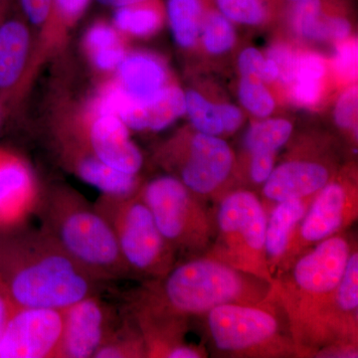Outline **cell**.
Masks as SVG:
<instances>
[{
	"label": "cell",
	"instance_id": "obj_35",
	"mask_svg": "<svg viewBox=\"0 0 358 358\" xmlns=\"http://www.w3.org/2000/svg\"><path fill=\"white\" fill-rule=\"evenodd\" d=\"M350 30V22L345 18L322 16L312 40L341 42L348 38Z\"/></svg>",
	"mask_w": 358,
	"mask_h": 358
},
{
	"label": "cell",
	"instance_id": "obj_27",
	"mask_svg": "<svg viewBox=\"0 0 358 358\" xmlns=\"http://www.w3.org/2000/svg\"><path fill=\"white\" fill-rule=\"evenodd\" d=\"M94 357H147L145 341L140 329L138 331H128L114 336L110 334L103 345L98 348Z\"/></svg>",
	"mask_w": 358,
	"mask_h": 358
},
{
	"label": "cell",
	"instance_id": "obj_7",
	"mask_svg": "<svg viewBox=\"0 0 358 358\" xmlns=\"http://www.w3.org/2000/svg\"><path fill=\"white\" fill-rule=\"evenodd\" d=\"M169 246L178 253L203 255L215 235V220L201 199L174 176L152 179L138 192Z\"/></svg>",
	"mask_w": 358,
	"mask_h": 358
},
{
	"label": "cell",
	"instance_id": "obj_32",
	"mask_svg": "<svg viewBox=\"0 0 358 358\" xmlns=\"http://www.w3.org/2000/svg\"><path fill=\"white\" fill-rule=\"evenodd\" d=\"M326 71L324 59L317 54L308 52L296 57L294 83L320 84Z\"/></svg>",
	"mask_w": 358,
	"mask_h": 358
},
{
	"label": "cell",
	"instance_id": "obj_25",
	"mask_svg": "<svg viewBox=\"0 0 358 358\" xmlns=\"http://www.w3.org/2000/svg\"><path fill=\"white\" fill-rule=\"evenodd\" d=\"M336 305L345 326L358 334V252L353 246L336 291Z\"/></svg>",
	"mask_w": 358,
	"mask_h": 358
},
{
	"label": "cell",
	"instance_id": "obj_4",
	"mask_svg": "<svg viewBox=\"0 0 358 358\" xmlns=\"http://www.w3.org/2000/svg\"><path fill=\"white\" fill-rule=\"evenodd\" d=\"M218 355L227 357H305L294 341L288 320L274 301L226 303L202 315Z\"/></svg>",
	"mask_w": 358,
	"mask_h": 358
},
{
	"label": "cell",
	"instance_id": "obj_3",
	"mask_svg": "<svg viewBox=\"0 0 358 358\" xmlns=\"http://www.w3.org/2000/svg\"><path fill=\"white\" fill-rule=\"evenodd\" d=\"M152 282L138 303L183 319L202 317L226 303H262L272 288L266 280L205 255L176 264Z\"/></svg>",
	"mask_w": 358,
	"mask_h": 358
},
{
	"label": "cell",
	"instance_id": "obj_12",
	"mask_svg": "<svg viewBox=\"0 0 358 358\" xmlns=\"http://www.w3.org/2000/svg\"><path fill=\"white\" fill-rule=\"evenodd\" d=\"M185 94L166 86L152 98L136 100L115 83L103 90L95 105L96 115H115L134 131H162L185 114Z\"/></svg>",
	"mask_w": 358,
	"mask_h": 358
},
{
	"label": "cell",
	"instance_id": "obj_11",
	"mask_svg": "<svg viewBox=\"0 0 358 358\" xmlns=\"http://www.w3.org/2000/svg\"><path fill=\"white\" fill-rule=\"evenodd\" d=\"M63 327V310L17 307L0 341V358L61 357Z\"/></svg>",
	"mask_w": 358,
	"mask_h": 358
},
{
	"label": "cell",
	"instance_id": "obj_9",
	"mask_svg": "<svg viewBox=\"0 0 358 358\" xmlns=\"http://www.w3.org/2000/svg\"><path fill=\"white\" fill-rule=\"evenodd\" d=\"M357 186L343 179L331 178L313 196L307 212L292 235L274 277L308 249L329 238L345 233L357 220Z\"/></svg>",
	"mask_w": 358,
	"mask_h": 358
},
{
	"label": "cell",
	"instance_id": "obj_43",
	"mask_svg": "<svg viewBox=\"0 0 358 358\" xmlns=\"http://www.w3.org/2000/svg\"><path fill=\"white\" fill-rule=\"evenodd\" d=\"M14 0H0V24L9 16Z\"/></svg>",
	"mask_w": 358,
	"mask_h": 358
},
{
	"label": "cell",
	"instance_id": "obj_33",
	"mask_svg": "<svg viewBox=\"0 0 358 358\" xmlns=\"http://www.w3.org/2000/svg\"><path fill=\"white\" fill-rule=\"evenodd\" d=\"M357 87L345 91L341 98L334 110V119L339 128L350 129L353 134L357 131Z\"/></svg>",
	"mask_w": 358,
	"mask_h": 358
},
{
	"label": "cell",
	"instance_id": "obj_42",
	"mask_svg": "<svg viewBox=\"0 0 358 358\" xmlns=\"http://www.w3.org/2000/svg\"><path fill=\"white\" fill-rule=\"evenodd\" d=\"M101 4L106 6L113 7V8H119V7L133 6V4L141 3V2L148 1V0H96Z\"/></svg>",
	"mask_w": 358,
	"mask_h": 358
},
{
	"label": "cell",
	"instance_id": "obj_23",
	"mask_svg": "<svg viewBox=\"0 0 358 358\" xmlns=\"http://www.w3.org/2000/svg\"><path fill=\"white\" fill-rule=\"evenodd\" d=\"M167 14L174 39L183 48L196 42L202 23L200 0H169Z\"/></svg>",
	"mask_w": 358,
	"mask_h": 358
},
{
	"label": "cell",
	"instance_id": "obj_19",
	"mask_svg": "<svg viewBox=\"0 0 358 358\" xmlns=\"http://www.w3.org/2000/svg\"><path fill=\"white\" fill-rule=\"evenodd\" d=\"M117 82L131 98L147 100L166 86V72L162 62L145 53L126 55L117 68Z\"/></svg>",
	"mask_w": 358,
	"mask_h": 358
},
{
	"label": "cell",
	"instance_id": "obj_15",
	"mask_svg": "<svg viewBox=\"0 0 358 358\" xmlns=\"http://www.w3.org/2000/svg\"><path fill=\"white\" fill-rule=\"evenodd\" d=\"M333 178V171L317 160L291 159L275 166L264 182L263 204L266 210L270 207L294 199L313 196Z\"/></svg>",
	"mask_w": 358,
	"mask_h": 358
},
{
	"label": "cell",
	"instance_id": "obj_34",
	"mask_svg": "<svg viewBox=\"0 0 358 358\" xmlns=\"http://www.w3.org/2000/svg\"><path fill=\"white\" fill-rule=\"evenodd\" d=\"M358 48L357 39L343 40L336 47L334 67L339 75L353 79L357 75Z\"/></svg>",
	"mask_w": 358,
	"mask_h": 358
},
{
	"label": "cell",
	"instance_id": "obj_31",
	"mask_svg": "<svg viewBox=\"0 0 358 358\" xmlns=\"http://www.w3.org/2000/svg\"><path fill=\"white\" fill-rule=\"evenodd\" d=\"M322 16L320 0H298L292 15L294 29L301 36L312 40Z\"/></svg>",
	"mask_w": 358,
	"mask_h": 358
},
{
	"label": "cell",
	"instance_id": "obj_24",
	"mask_svg": "<svg viewBox=\"0 0 358 358\" xmlns=\"http://www.w3.org/2000/svg\"><path fill=\"white\" fill-rule=\"evenodd\" d=\"M293 126L287 120L272 119L253 124L245 136L249 155H275L289 140Z\"/></svg>",
	"mask_w": 358,
	"mask_h": 358
},
{
	"label": "cell",
	"instance_id": "obj_29",
	"mask_svg": "<svg viewBox=\"0 0 358 358\" xmlns=\"http://www.w3.org/2000/svg\"><path fill=\"white\" fill-rule=\"evenodd\" d=\"M239 98L245 109L256 117H268L275 109L274 99L257 78L242 77Z\"/></svg>",
	"mask_w": 358,
	"mask_h": 358
},
{
	"label": "cell",
	"instance_id": "obj_38",
	"mask_svg": "<svg viewBox=\"0 0 358 358\" xmlns=\"http://www.w3.org/2000/svg\"><path fill=\"white\" fill-rule=\"evenodd\" d=\"M275 155H250L249 176L255 185H264L275 167Z\"/></svg>",
	"mask_w": 358,
	"mask_h": 358
},
{
	"label": "cell",
	"instance_id": "obj_39",
	"mask_svg": "<svg viewBox=\"0 0 358 358\" xmlns=\"http://www.w3.org/2000/svg\"><path fill=\"white\" fill-rule=\"evenodd\" d=\"M265 64L266 58L255 48L246 49L239 57L242 77H254L261 81Z\"/></svg>",
	"mask_w": 358,
	"mask_h": 358
},
{
	"label": "cell",
	"instance_id": "obj_13",
	"mask_svg": "<svg viewBox=\"0 0 358 358\" xmlns=\"http://www.w3.org/2000/svg\"><path fill=\"white\" fill-rule=\"evenodd\" d=\"M36 203L29 167L18 155L0 148V232L22 227Z\"/></svg>",
	"mask_w": 358,
	"mask_h": 358
},
{
	"label": "cell",
	"instance_id": "obj_37",
	"mask_svg": "<svg viewBox=\"0 0 358 358\" xmlns=\"http://www.w3.org/2000/svg\"><path fill=\"white\" fill-rule=\"evenodd\" d=\"M21 9L31 24H44L51 16L54 0H20Z\"/></svg>",
	"mask_w": 358,
	"mask_h": 358
},
{
	"label": "cell",
	"instance_id": "obj_40",
	"mask_svg": "<svg viewBox=\"0 0 358 358\" xmlns=\"http://www.w3.org/2000/svg\"><path fill=\"white\" fill-rule=\"evenodd\" d=\"M89 1L90 0H54L52 13H55V15L65 22H74L86 10Z\"/></svg>",
	"mask_w": 358,
	"mask_h": 358
},
{
	"label": "cell",
	"instance_id": "obj_5",
	"mask_svg": "<svg viewBox=\"0 0 358 358\" xmlns=\"http://www.w3.org/2000/svg\"><path fill=\"white\" fill-rule=\"evenodd\" d=\"M46 211L47 232L96 280L131 273L112 226L96 207L63 194L47 201Z\"/></svg>",
	"mask_w": 358,
	"mask_h": 358
},
{
	"label": "cell",
	"instance_id": "obj_30",
	"mask_svg": "<svg viewBox=\"0 0 358 358\" xmlns=\"http://www.w3.org/2000/svg\"><path fill=\"white\" fill-rule=\"evenodd\" d=\"M221 13L229 20L241 24H260L265 20L261 0H216Z\"/></svg>",
	"mask_w": 358,
	"mask_h": 358
},
{
	"label": "cell",
	"instance_id": "obj_26",
	"mask_svg": "<svg viewBox=\"0 0 358 358\" xmlns=\"http://www.w3.org/2000/svg\"><path fill=\"white\" fill-rule=\"evenodd\" d=\"M150 0L115 9L114 26L119 32L134 36H148L159 29L162 15Z\"/></svg>",
	"mask_w": 358,
	"mask_h": 358
},
{
	"label": "cell",
	"instance_id": "obj_10",
	"mask_svg": "<svg viewBox=\"0 0 358 358\" xmlns=\"http://www.w3.org/2000/svg\"><path fill=\"white\" fill-rule=\"evenodd\" d=\"M180 180L199 199H220L233 169L235 157L227 143L219 136L193 134L176 159Z\"/></svg>",
	"mask_w": 358,
	"mask_h": 358
},
{
	"label": "cell",
	"instance_id": "obj_16",
	"mask_svg": "<svg viewBox=\"0 0 358 358\" xmlns=\"http://www.w3.org/2000/svg\"><path fill=\"white\" fill-rule=\"evenodd\" d=\"M90 145L96 159L117 171L138 174L143 155L129 138V128L115 115H94L90 128Z\"/></svg>",
	"mask_w": 358,
	"mask_h": 358
},
{
	"label": "cell",
	"instance_id": "obj_36",
	"mask_svg": "<svg viewBox=\"0 0 358 358\" xmlns=\"http://www.w3.org/2000/svg\"><path fill=\"white\" fill-rule=\"evenodd\" d=\"M268 57L274 61L279 70L278 79L286 84L292 83L294 79L296 56L291 49L285 45H275L268 50Z\"/></svg>",
	"mask_w": 358,
	"mask_h": 358
},
{
	"label": "cell",
	"instance_id": "obj_2",
	"mask_svg": "<svg viewBox=\"0 0 358 358\" xmlns=\"http://www.w3.org/2000/svg\"><path fill=\"white\" fill-rule=\"evenodd\" d=\"M22 227L0 232V287L16 307L64 310L93 296V275L47 231Z\"/></svg>",
	"mask_w": 358,
	"mask_h": 358
},
{
	"label": "cell",
	"instance_id": "obj_8",
	"mask_svg": "<svg viewBox=\"0 0 358 358\" xmlns=\"http://www.w3.org/2000/svg\"><path fill=\"white\" fill-rule=\"evenodd\" d=\"M96 208L112 226L120 251L131 272L159 280L176 265V254L138 193L129 197L103 195Z\"/></svg>",
	"mask_w": 358,
	"mask_h": 358
},
{
	"label": "cell",
	"instance_id": "obj_21",
	"mask_svg": "<svg viewBox=\"0 0 358 358\" xmlns=\"http://www.w3.org/2000/svg\"><path fill=\"white\" fill-rule=\"evenodd\" d=\"M76 173L82 180L94 186L107 196L122 199L138 193V179L136 174L117 171L96 159L94 155L78 160Z\"/></svg>",
	"mask_w": 358,
	"mask_h": 358
},
{
	"label": "cell",
	"instance_id": "obj_41",
	"mask_svg": "<svg viewBox=\"0 0 358 358\" xmlns=\"http://www.w3.org/2000/svg\"><path fill=\"white\" fill-rule=\"evenodd\" d=\"M16 308L8 294L0 287V341Z\"/></svg>",
	"mask_w": 358,
	"mask_h": 358
},
{
	"label": "cell",
	"instance_id": "obj_14",
	"mask_svg": "<svg viewBox=\"0 0 358 358\" xmlns=\"http://www.w3.org/2000/svg\"><path fill=\"white\" fill-rule=\"evenodd\" d=\"M61 357H94L110 336L108 312L98 298L89 296L63 310Z\"/></svg>",
	"mask_w": 358,
	"mask_h": 358
},
{
	"label": "cell",
	"instance_id": "obj_17",
	"mask_svg": "<svg viewBox=\"0 0 358 358\" xmlns=\"http://www.w3.org/2000/svg\"><path fill=\"white\" fill-rule=\"evenodd\" d=\"M29 46L27 26L22 20L8 16L0 24V110L20 83Z\"/></svg>",
	"mask_w": 358,
	"mask_h": 358
},
{
	"label": "cell",
	"instance_id": "obj_28",
	"mask_svg": "<svg viewBox=\"0 0 358 358\" xmlns=\"http://www.w3.org/2000/svg\"><path fill=\"white\" fill-rule=\"evenodd\" d=\"M236 35L229 20L222 13H210L204 20L203 42L212 54L229 51L235 43Z\"/></svg>",
	"mask_w": 358,
	"mask_h": 358
},
{
	"label": "cell",
	"instance_id": "obj_6",
	"mask_svg": "<svg viewBox=\"0 0 358 358\" xmlns=\"http://www.w3.org/2000/svg\"><path fill=\"white\" fill-rule=\"evenodd\" d=\"M215 235L203 254L272 284L266 256L267 210L255 192L235 189L218 199Z\"/></svg>",
	"mask_w": 358,
	"mask_h": 358
},
{
	"label": "cell",
	"instance_id": "obj_22",
	"mask_svg": "<svg viewBox=\"0 0 358 358\" xmlns=\"http://www.w3.org/2000/svg\"><path fill=\"white\" fill-rule=\"evenodd\" d=\"M85 46L94 65L103 71L117 69L126 56L119 31L105 22H96L89 28Z\"/></svg>",
	"mask_w": 358,
	"mask_h": 358
},
{
	"label": "cell",
	"instance_id": "obj_44",
	"mask_svg": "<svg viewBox=\"0 0 358 358\" xmlns=\"http://www.w3.org/2000/svg\"><path fill=\"white\" fill-rule=\"evenodd\" d=\"M291 1L296 2V1H298V0H291Z\"/></svg>",
	"mask_w": 358,
	"mask_h": 358
},
{
	"label": "cell",
	"instance_id": "obj_1",
	"mask_svg": "<svg viewBox=\"0 0 358 358\" xmlns=\"http://www.w3.org/2000/svg\"><path fill=\"white\" fill-rule=\"evenodd\" d=\"M345 233L308 249L275 275L268 298L288 320L305 357H357V334L345 326L336 291L355 246Z\"/></svg>",
	"mask_w": 358,
	"mask_h": 358
},
{
	"label": "cell",
	"instance_id": "obj_18",
	"mask_svg": "<svg viewBox=\"0 0 358 358\" xmlns=\"http://www.w3.org/2000/svg\"><path fill=\"white\" fill-rule=\"evenodd\" d=\"M313 196L285 200L268 208L265 249L273 278L286 253L292 235L307 212Z\"/></svg>",
	"mask_w": 358,
	"mask_h": 358
},
{
	"label": "cell",
	"instance_id": "obj_20",
	"mask_svg": "<svg viewBox=\"0 0 358 358\" xmlns=\"http://www.w3.org/2000/svg\"><path fill=\"white\" fill-rule=\"evenodd\" d=\"M185 103V112L199 133L215 136L232 134L243 122V115L235 106L215 105L194 91L186 93Z\"/></svg>",
	"mask_w": 358,
	"mask_h": 358
}]
</instances>
